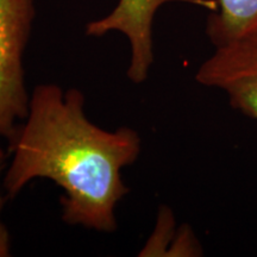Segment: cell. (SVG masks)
<instances>
[{
  "mask_svg": "<svg viewBox=\"0 0 257 257\" xmlns=\"http://www.w3.org/2000/svg\"><path fill=\"white\" fill-rule=\"evenodd\" d=\"M85 98L78 89L64 93L57 85H40L32 92L25 123L10 138L14 154L4 187L14 198L37 178L62 188V218L100 232L117 227L114 210L128 189L121 169L141 153L136 131H107L86 117Z\"/></svg>",
  "mask_w": 257,
  "mask_h": 257,
  "instance_id": "cell-1",
  "label": "cell"
},
{
  "mask_svg": "<svg viewBox=\"0 0 257 257\" xmlns=\"http://www.w3.org/2000/svg\"><path fill=\"white\" fill-rule=\"evenodd\" d=\"M34 16L32 0H0V137L9 140L29 111L23 53Z\"/></svg>",
  "mask_w": 257,
  "mask_h": 257,
  "instance_id": "cell-2",
  "label": "cell"
},
{
  "mask_svg": "<svg viewBox=\"0 0 257 257\" xmlns=\"http://www.w3.org/2000/svg\"><path fill=\"white\" fill-rule=\"evenodd\" d=\"M195 80L223 91L233 108L257 120V32L217 47Z\"/></svg>",
  "mask_w": 257,
  "mask_h": 257,
  "instance_id": "cell-3",
  "label": "cell"
},
{
  "mask_svg": "<svg viewBox=\"0 0 257 257\" xmlns=\"http://www.w3.org/2000/svg\"><path fill=\"white\" fill-rule=\"evenodd\" d=\"M217 4L206 27V34L214 47L257 32V0H217Z\"/></svg>",
  "mask_w": 257,
  "mask_h": 257,
  "instance_id": "cell-4",
  "label": "cell"
},
{
  "mask_svg": "<svg viewBox=\"0 0 257 257\" xmlns=\"http://www.w3.org/2000/svg\"><path fill=\"white\" fill-rule=\"evenodd\" d=\"M168 2L189 3L191 0H119L111 16L114 23L124 30L142 34L152 30L157 9Z\"/></svg>",
  "mask_w": 257,
  "mask_h": 257,
  "instance_id": "cell-5",
  "label": "cell"
},
{
  "mask_svg": "<svg viewBox=\"0 0 257 257\" xmlns=\"http://www.w3.org/2000/svg\"><path fill=\"white\" fill-rule=\"evenodd\" d=\"M174 227V218H173L172 212L169 208H161L159 220H157V226L153 237L148 242L147 246L142 250L141 255H165L167 243L170 242Z\"/></svg>",
  "mask_w": 257,
  "mask_h": 257,
  "instance_id": "cell-6",
  "label": "cell"
},
{
  "mask_svg": "<svg viewBox=\"0 0 257 257\" xmlns=\"http://www.w3.org/2000/svg\"><path fill=\"white\" fill-rule=\"evenodd\" d=\"M5 161V153L3 149H0V173L3 170ZM3 205H4V199L0 194V212H2ZM10 248H11V243H10V234L6 230L5 225L0 220V257H8L10 256Z\"/></svg>",
  "mask_w": 257,
  "mask_h": 257,
  "instance_id": "cell-7",
  "label": "cell"
}]
</instances>
